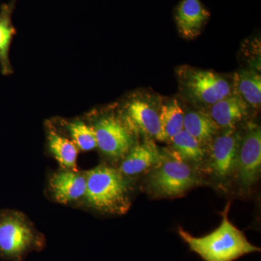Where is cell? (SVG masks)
I'll use <instances>...</instances> for the list:
<instances>
[{
  "mask_svg": "<svg viewBox=\"0 0 261 261\" xmlns=\"http://www.w3.org/2000/svg\"><path fill=\"white\" fill-rule=\"evenodd\" d=\"M166 154L160 150L154 141L146 139L135 145L123 158L119 171L126 176H135L155 167L164 159Z\"/></svg>",
  "mask_w": 261,
  "mask_h": 261,
  "instance_id": "11",
  "label": "cell"
},
{
  "mask_svg": "<svg viewBox=\"0 0 261 261\" xmlns=\"http://www.w3.org/2000/svg\"><path fill=\"white\" fill-rule=\"evenodd\" d=\"M242 138L236 129L225 130L209 144V168L219 179H226L234 173Z\"/></svg>",
  "mask_w": 261,
  "mask_h": 261,
  "instance_id": "9",
  "label": "cell"
},
{
  "mask_svg": "<svg viewBox=\"0 0 261 261\" xmlns=\"http://www.w3.org/2000/svg\"><path fill=\"white\" fill-rule=\"evenodd\" d=\"M49 151L58 163L65 169L76 171L79 149L73 141L68 140L55 132H50L47 137Z\"/></svg>",
  "mask_w": 261,
  "mask_h": 261,
  "instance_id": "18",
  "label": "cell"
},
{
  "mask_svg": "<svg viewBox=\"0 0 261 261\" xmlns=\"http://www.w3.org/2000/svg\"><path fill=\"white\" fill-rule=\"evenodd\" d=\"M260 171V127L250 123L242 138L234 172L240 185L248 189L258 181Z\"/></svg>",
  "mask_w": 261,
  "mask_h": 261,
  "instance_id": "7",
  "label": "cell"
},
{
  "mask_svg": "<svg viewBox=\"0 0 261 261\" xmlns=\"http://www.w3.org/2000/svg\"><path fill=\"white\" fill-rule=\"evenodd\" d=\"M233 92L242 98L248 107L258 109L261 104V76L253 69H244L235 73Z\"/></svg>",
  "mask_w": 261,
  "mask_h": 261,
  "instance_id": "15",
  "label": "cell"
},
{
  "mask_svg": "<svg viewBox=\"0 0 261 261\" xmlns=\"http://www.w3.org/2000/svg\"><path fill=\"white\" fill-rule=\"evenodd\" d=\"M85 197L97 211L123 214L129 209V188L124 175L112 167L99 166L87 171Z\"/></svg>",
  "mask_w": 261,
  "mask_h": 261,
  "instance_id": "2",
  "label": "cell"
},
{
  "mask_svg": "<svg viewBox=\"0 0 261 261\" xmlns=\"http://www.w3.org/2000/svg\"><path fill=\"white\" fill-rule=\"evenodd\" d=\"M93 128L97 147L111 159H123L135 145L134 134L118 117H101Z\"/></svg>",
  "mask_w": 261,
  "mask_h": 261,
  "instance_id": "6",
  "label": "cell"
},
{
  "mask_svg": "<svg viewBox=\"0 0 261 261\" xmlns=\"http://www.w3.org/2000/svg\"><path fill=\"white\" fill-rule=\"evenodd\" d=\"M184 129L203 147L212 142L219 130L210 114L203 111H192L185 113Z\"/></svg>",
  "mask_w": 261,
  "mask_h": 261,
  "instance_id": "16",
  "label": "cell"
},
{
  "mask_svg": "<svg viewBox=\"0 0 261 261\" xmlns=\"http://www.w3.org/2000/svg\"><path fill=\"white\" fill-rule=\"evenodd\" d=\"M248 108L245 101L233 92L209 108L208 113L219 129H236L248 114Z\"/></svg>",
  "mask_w": 261,
  "mask_h": 261,
  "instance_id": "13",
  "label": "cell"
},
{
  "mask_svg": "<svg viewBox=\"0 0 261 261\" xmlns=\"http://www.w3.org/2000/svg\"><path fill=\"white\" fill-rule=\"evenodd\" d=\"M36 235L29 220L18 211H0V252L17 257L32 247Z\"/></svg>",
  "mask_w": 261,
  "mask_h": 261,
  "instance_id": "5",
  "label": "cell"
},
{
  "mask_svg": "<svg viewBox=\"0 0 261 261\" xmlns=\"http://www.w3.org/2000/svg\"><path fill=\"white\" fill-rule=\"evenodd\" d=\"M230 202L222 214L219 227L204 236H192L184 228H178L181 240L203 261H235L240 257L260 252V247L252 245L245 233L237 228L228 217Z\"/></svg>",
  "mask_w": 261,
  "mask_h": 261,
  "instance_id": "1",
  "label": "cell"
},
{
  "mask_svg": "<svg viewBox=\"0 0 261 261\" xmlns=\"http://www.w3.org/2000/svg\"><path fill=\"white\" fill-rule=\"evenodd\" d=\"M49 187L55 200L60 203H69L85 197L87 179L85 175L66 169L53 174Z\"/></svg>",
  "mask_w": 261,
  "mask_h": 261,
  "instance_id": "12",
  "label": "cell"
},
{
  "mask_svg": "<svg viewBox=\"0 0 261 261\" xmlns=\"http://www.w3.org/2000/svg\"><path fill=\"white\" fill-rule=\"evenodd\" d=\"M73 143L77 148L84 152L92 150L97 147L95 132L93 127L83 121H75L67 125Z\"/></svg>",
  "mask_w": 261,
  "mask_h": 261,
  "instance_id": "20",
  "label": "cell"
},
{
  "mask_svg": "<svg viewBox=\"0 0 261 261\" xmlns=\"http://www.w3.org/2000/svg\"><path fill=\"white\" fill-rule=\"evenodd\" d=\"M173 152L184 161L199 163L204 159L205 149L195 138L185 129L171 141Z\"/></svg>",
  "mask_w": 261,
  "mask_h": 261,
  "instance_id": "19",
  "label": "cell"
},
{
  "mask_svg": "<svg viewBox=\"0 0 261 261\" xmlns=\"http://www.w3.org/2000/svg\"><path fill=\"white\" fill-rule=\"evenodd\" d=\"M185 114L177 99H171L161 105L159 110L161 142H171L184 129Z\"/></svg>",
  "mask_w": 261,
  "mask_h": 261,
  "instance_id": "17",
  "label": "cell"
},
{
  "mask_svg": "<svg viewBox=\"0 0 261 261\" xmlns=\"http://www.w3.org/2000/svg\"><path fill=\"white\" fill-rule=\"evenodd\" d=\"M122 120L134 135L161 142L159 111L148 95L133 98L127 102Z\"/></svg>",
  "mask_w": 261,
  "mask_h": 261,
  "instance_id": "8",
  "label": "cell"
},
{
  "mask_svg": "<svg viewBox=\"0 0 261 261\" xmlns=\"http://www.w3.org/2000/svg\"><path fill=\"white\" fill-rule=\"evenodd\" d=\"M198 179L192 168L173 152L171 159H164L149 175V188L159 197H175L197 185Z\"/></svg>",
  "mask_w": 261,
  "mask_h": 261,
  "instance_id": "4",
  "label": "cell"
},
{
  "mask_svg": "<svg viewBox=\"0 0 261 261\" xmlns=\"http://www.w3.org/2000/svg\"><path fill=\"white\" fill-rule=\"evenodd\" d=\"M177 77L182 97L197 107L211 108L233 92L232 84L212 70L182 66Z\"/></svg>",
  "mask_w": 261,
  "mask_h": 261,
  "instance_id": "3",
  "label": "cell"
},
{
  "mask_svg": "<svg viewBox=\"0 0 261 261\" xmlns=\"http://www.w3.org/2000/svg\"><path fill=\"white\" fill-rule=\"evenodd\" d=\"M18 0H10L0 7V70L3 75L13 73V68L10 61V49L16 29L13 23V12Z\"/></svg>",
  "mask_w": 261,
  "mask_h": 261,
  "instance_id": "14",
  "label": "cell"
},
{
  "mask_svg": "<svg viewBox=\"0 0 261 261\" xmlns=\"http://www.w3.org/2000/svg\"><path fill=\"white\" fill-rule=\"evenodd\" d=\"M210 18V12L200 0H181L175 9V22L184 39L199 37Z\"/></svg>",
  "mask_w": 261,
  "mask_h": 261,
  "instance_id": "10",
  "label": "cell"
}]
</instances>
